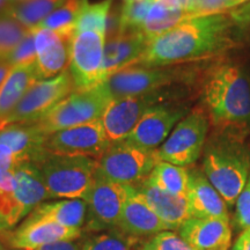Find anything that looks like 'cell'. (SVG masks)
<instances>
[{"label":"cell","mask_w":250,"mask_h":250,"mask_svg":"<svg viewBox=\"0 0 250 250\" xmlns=\"http://www.w3.org/2000/svg\"><path fill=\"white\" fill-rule=\"evenodd\" d=\"M241 30L228 13L189 19L149 41L137 64L176 66L213 58L234 48Z\"/></svg>","instance_id":"obj_1"},{"label":"cell","mask_w":250,"mask_h":250,"mask_svg":"<svg viewBox=\"0 0 250 250\" xmlns=\"http://www.w3.org/2000/svg\"><path fill=\"white\" fill-rule=\"evenodd\" d=\"M203 103L219 132L246 136L250 131V78L236 64L212 67L203 80Z\"/></svg>","instance_id":"obj_2"},{"label":"cell","mask_w":250,"mask_h":250,"mask_svg":"<svg viewBox=\"0 0 250 250\" xmlns=\"http://www.w3.org/2000/svg\"><path fill=\"white\" fill-rule=\"evenodd\" d=\"M245 137L219 132L213 140L208 142L204 152V174L229 206L235 204L248 182L250 148L243 142Z\"/></svg>","instance_id":"obj_3"},{"label":"cell","mask_w":250,"mask_h":250,"mask_svg":"<svg viewBox=\"0 0 250 250\" xmlns=\"http://www.w3.org/2000/svg\"><path fill=\"white\" fill-rule=\"evenodd\" d=\"M34 165L40 171L49 198L85 199L98 173V160L89 156L46 152Z\"/></svg>","instance_id":"obj_4"},{"label":"cell","mask_w":250,"mask_h":250,"mask_svg":"<svg viewBox=\"0 0 250 250\" xmlns=\"http://www.w3.org/2000/svg\"><path fill=\"white\" fill-rule=\"evenodd\" d=\"M111 100L103 83L88 89L74 90L34 123L49 136L57 131L101 120Z\"/></svg>","instance_id":"obj_5"},{"label":"cell","mask_w":250,"mask_h":250,"mask_svg":"<svg viewBox=\"0 0 250 250\" xmlns=\"http://www.w3.org/2000/svg\"><path fill=\"white\" fill-rule=\"evenodd\" d=\"M14 176L13 189L0 190V230L15 226L49 199L40 171L33 162H21Z\"/></svg>","instance_id":"obj_6"},{"label":"cell","mask_w":250,"mask_h":250,"mask_svg":"<svg viewBox=\"0 0 250 250\" xmlns=\"http://www.w3.org/2000/svg\"><path fill=\"white\" fill-rule=\"evenodd\" d=\"M160 161L158 149H145L127 142L110 144L98 160V174L103 179L136 187L145 181Z\"/></svg>","instance_id":"obj_7"},{"label":"cell","mask_w":250,"mask_h":250,"mask_svg":"<svg viewBox=\"0 0 250 250\" xmlns=\"http://www.w3.org/2000/svg\"><path fill=\"white\" fill-rule=\"evenodd\" d=\"M191 72L176 66H145L133 64L111 74L103 81L112 99L143 95L168 88L176 83L187 81Z\"/></svg>","instance_id":"obj_8"},{"label":"cell","mask_w":250,"mask_h":250,"mask_svg":"<svg viewBox=\"0 0 250 250\" xmlns=\"http://www.w3.org/2000/svg\"><path fill=\"white\" fill-rule=\"evenodd\" d=\"M208 117L204 108H195L175 126L158 148L160 161L187 167L198 160L208 131Z\"/></svg>","instance_id":"obj_9"},{"label":"cell","mask_w":250,"mask_h":250,"mask_svg":"<svg viewBox=\"0 0 250 250\" xmlns=\"http://www.w3.org/2000/svg\"><path fill=\"white\" fill-rule=\"evenodd\" d=\"M74 90L76 86L70 70L62 72L51 79L36 81L6 118L4 126L13 123H33L41 120Z\"/></svg>","instance_id":"obj_10"},{"label":"cell","mask_w":250,"mask_h":250,"mask_svg":"<svg viewBox=\"0 0 250 250\" xmlns=\"http://www.w3.org/2000/svg\"><path fill=\"white\" fill-rule=\"evenodd\" d=\"M167 88L137 96L112 99L102 117L105 134L110 144L123 142L129 137L145 112L160 103L175 101Z\"/></svg>","instance_id":"obj_11"},{"label":"cell","mask_w":250,"mask_h":250,"mask_svg":"<svg viewBox=\"0 0 250 250\" xmlns=\"http://www.w3.org/2000/svg\"><path fill=\"white\" fill-rule=\"evenodd\" d=\"M132 186H124L103 179L96 173L87 204L85 232H104L116 228Z\"/></svg>","instance_id":"obj_12"},{"label":"cell","mask_w":250,"mask_h":250,"mask_svg":"<svg viewBox=\"0 0 250 250\" xmlns=\"http://www.w3.org/2000/svg\"><path fill=\"white\" fill-rule=\"evenodd\" d=\"M104 35L96 31L77 34L71 44L70 70L76 90L88 89L102 83Z\"/></svg>","instance_id":"obj_13"},{"label":"cell","mask_w":250,"mask_h":250,"mask_svg":"<svg viewBox=\"0 0 250 250\" xmlns=\"http://www.w3.org/2000/svg\"><path fill=\"white\" fill-rule=\"evenodd\" d=\"M110 143L105 134L102 118L49 134L45 149L54 154L89 156L99 160Z\"/></svg>","instance_id":"obj_14"},{"label":"cell","mask_w":250,"mask_h":250,"mask_svg":"<svg viewBox=\"0 0 250 250\" xmlns=\"http://www.w3.org/2000/svg\"><path fill=\"white\" fill-rule=\"evenodd\" d=\"M189 114L186 103L169 101L156 104L140 118L125 142L145 149H158L170 131Z\"/></svg>","instance_id":"obj_15"},{"label":"cell","mask_w":250,"mask_h":250,"mask_svg":"<svg viewBox=\"0 0 250 250\" xmlns=\"http://www.w3.org/2000/svg\"><path fill=\"white\" fill-rule=\"evenodd\" d=\"M83 233V228H71L54 223L24 219L14 230H0V239L13 249L34 250L49 243L81 239Z\"/></svg>","instance_id":"obj_16"},{"label":"cell","mask_w":250,"mask_h":250,"mask_svg":"<svg viewBox=\"0 0 250 250\" xmlns=\"http://www.w3.org/2000/svg\"><path fill=\"white\" fill-rule=\"evenodd\" d=\"M34 31L36 49V73L39 80L51 79L68 70L72 42L62 40L48 28L37 27Z\"/></svg>","instance_id":"obj_17"},{"label":"cell","mask_w":250,"mask_h":250,"mask_svg":"<svg viewBox=\"0 0 250 250\" xmlns=\"http://www.w3.org/2000/svg\"><path fill=\"white\" fill-rule=\"evenodd\" d=\"M179 229L180 236L196 250H228L232 243L226 219L189 218Z\"/></svg>","instance_id":"obj_18"},{"label":"cell","mask_w":250,"mask_h":250,"mask_svg":"<svg viewBox=\"0 0 250 250\" xmlns=\"http://www.w3.org/2000/svg\"><path fill=\"white\" fill-rule=\"evenodd\" d=\"M187 199L191 218H220L229 220L226 202L202 170L189 169Z\"/></svg>","instance_id":"obj_19"},{"label":"cell","mask_w":250,"mask_h":250,"mask_svg":"<svg viewBox=\"0 0 250 250\" xmlns=\"http://www.w3.org/2000/svg\"><path fill=\"white\" fill-rule=\"evenodd\" d=\"M116 228L129 235L142 239L170 229L154 213L134 187L131 188L130 195L125 202Z\"/></svg>","instance_id":"obj_20"},{"label":"cell","mask_w":250,"mask_h":250,"mask_svg":"<svg viewBox=\"0 0 250 250\" xmlns=\"http://www.w3.org/2000/svg\"><path fill=\"white\" fill-rule=\"evenodd\" d=\"M48 134L40 130L36 123H13L0 129V144L8 146L21 162L35 164L45 154Z\"/></svg>","instance_id":"obj_21"},{"label":"cell","mask_w":250,"mask_h":250,"mask_svg":"<svg viewBox=\"0 0 250 250\" xmlns=\"http://www.w3.org/2000/svg\"><path fill=\"white\" fill-rule=\"evenodd\" d=\"M134 188L170 229L180 228L188 219L191 218L186 196L171 195L152 184L147 179Z\"/></svg>","instance_id":"obj_22"},{"label":"cell","mask_w":250,"mask_h":250,"mask_svg":"<svg viewBox=\"0 0 250 250\" xmlns=\"http://www.w3.org/2000/svg\"><path fill=\"white\" fill-rule=\"evenodd\" d=\"M149 40L143 33H127L107 40L103 57L104 80L111 74L137 64L146 51Z\"/></svg>","instance_id":"obj_23"},{"label":"cell","mask_w":250,"mask_h":250,"mask_svg":"<svg viewBox=\"0 0 250 250\" xmlns=\"http://www.w3.org/2000/svg\"><path fill=\"white\" fill-rule=\"evenodd\" d=\"M87 204L83 199H62L42 203L28 215L30 221L54 223L65 227L81 228L85 226Z\"/></svg>","instance_id":"obj_24"},{"label":"cell","mask_w":250,"mask_h":250,"mask_svg":"<svg viewBox=\"0 0 250 250\" xmlns=\"http://www.w3.org/2000/svg\"><path fill=\"white\" fill-rule=\"evenodd\" d=\"M35 62L14 66L0 87V129L27 90L39 81Z\"/></svg>","instance_id":"obj_25"},{"label":"cell","mask_w":250,"mask_h":250,"mask_svg":"<svg viewBox=\"0 0 250 250\" xmlns=\"http://www.w3.org/2000/svg\"><path fill=\"white\" fill-rule=\"evenodd\" d=\"M189 20L184 8L173 7L161 0H155L144 22L142 33L151 41L166 31L179 26L183 21Z\"/></svg>","instance_id":"obj_26"},{"label":"cell","mask_w":250,"mask_h":250,"mask_svg":"<svg viewBox=\"0 0 250 250\" xmlns=\"http://www.w3.org/2000/svg\"><path fill=\"white\" fill-rule=\"evenodd\" d=\"M147 180L165 191L175 196H186L189 183V169L169 162L159 161Z\"/></svg>","instance_id":"obj_27"},{"label":"cell","mask_w":250,"mask_h":250,"mask_svg":"<svg viewBox=\"0 0 250 250\" xmlns=\"http://www.w3.org/2000/svg\"><path fill=\"white\" fill-rule=\"evenodd\" d=\"M83 1L85 0H65L64 4L52 12L40 27L54 30L62 40L72 42L76 36L77 20Z\"/></svg>","instance_id":"obj_28"},{"label":"cell","mask_w":250,"mask_h":250,"mask_svg":"<svg viewBox=\"0 0 250 250\" xmlns=\"http://www.w3.org/2000/svg\"><path fill=\"white\" fill-rule=\"evenodd\" d=\"M65 0H24L12 6L11 13L29 30L40 27V24L52 12L62 6Z\"/></svg>","instance_id":"obj_29"},{"label":"cell","mask_w":250,"mask_h":250,"mask_svg":"<svg viewBox=\"0 0 250 250\" xmlns=\"http://www.w3.org/2000/svg\"><path fill=\"white\" fill-rule=\"evenodd\" d=\"M142 240V237L129 235L118 228H112L88 237L83 243V250H138Z\"/></svg>","instance_id":"obj_30"},{"label":"cell","mask_w":250,"mask_h":250,"mask_svg":"<svg viewBox=\"0 0 250 250\" xmlns=\"http://www.w3.org/2000/svg\"><path fill=\"white\" fill-rule=\"evenodd\" d=\"M115 0H101L90 4L88 0L83 1L76 24V35L85 31H96L105 35V24L109 9Z\"/></svg>","instance_id":"obj_31"},{"label":"cell","mask_w":250,"mask_h":250,"mask_svg":"<svg viewBox=\"0 0 250 250\" xmlns=\"http://www.w3.org/2000/svg\"><path fill=\"white\" fill-rule=\"evenodd\" d=\"M28 33L29 29L9 12L0 15V61H5Z\"/></svg>","instance_id":"obj_32"},{"label":"cell","mask_w":250,"mask_h":250,"mask_svg":"<svg viewBox=\"0 0 250 250\" xmlns=\"http://www.w3.org/2000/svg\"><path fill=\"white\" fill-rule=\"evenodd\" d=\"M155 0L123 2L122 4V34L142 33L149 8Z\"/></svg>","instance_id":"obj_33"},{"label":"cell","mask_w":250,"mask_h":250,"mask_svg":"<svg viewBox=\"0 0 250 250\" xmlns=\"http://www.w3.org/2000/svg\"><path fill=\"white\" fill-rule=\"evenodd\" d=\"M248 0H188L187 13L189 19L226 14Z\"/></svg>","instance_id":"obj_34"},{"label":"cell","mask_w":250,"mask_h":250,"mask_svg":"<svg viewBox=\"0 0 250 250\" xmlns=\"http://www.w3.org/2000/svg\"><path fill=\"white\" fill-rule=\"evenodd\" d=\"M24 162V161H23ZM21 164L8 146L0 144V190H11L15 184V170Z\"/></svg>","instance_id":"obj_35"},{"label":"cell","mask_w":250,"mask_h":250,"mask_svg":"<svg viewBox=\"0 0 250 250\" xmlns=\"http://www.w3.org/2000/svg\"><path fill=\"white\" fill-rule=\"evenodd\" d=\"M139 250H196L173 232H161L153 236Z\"/></svg>","instance_id":"obj_36"},{"label":"cell","mask_w":250,"mask_h":250,"mask_svg":"<svg viewBox=\"0 0 250 250\" xmlns=\"http://www.w3.org/2000/svg\"><path fill=\"white\" fill-rule=\"evenodd\" d=\"M5 61L9 62L13 67L19 66V65L33 64L36 62V49L33 30H29V33L23 37L22 41L19 43L17 48L9 54Z\"/></svg>","instance_id":"obj_37"},{"label":"cell","mask_w":250,"mask_h":250,"mask_svg":"<svg viewBox=\"0 0 250 250\" xmlns=\"http://www.w3.org/2000/svg\"><path fill=\"white\" fill-rule=\"evenodd\" d=\"M235 210V225L237 228L246 230L250 228V179L243 188L236 199Z\"/></svg>","instance_id":"obj_38"},{"label":"cell","mask_w":250,"mask_h":250,"mask_svg":"<svg viewBox=\"0 0 250 250\" xmlns=\"http://www.w3.org/2000/svg\"><path fill=\"white\" fill-rule=\"evenodd\" d=\"M120 35H122V5L114 1L108 13L105 36L107 40H111Z\"/></svg>","instance_id":"obj_39"},{"label":"cell","mask_w":250,"mask_h":250,"mask_svg":"<svg viewBox=\"0 0 250 250\" xmlns=\"http://www.w3.org/2000/svg\"><path fill=\"white\" fill-rule=\"evenodd\" d=\"M83 239L77 240H65V241H58L49 243L34 250H83Z\"/></svg>","instance_id":"obj_40"},{"label":"cell","mask_w":250,"mask_h":250,"mask_svg":"<svg viewBox=\"0 0 250 250\" xmlns=\"http://www.w3.org/2000/svg\"><path fill=\"white\" fill-rule=\"evenodd\" d=\"M234 247L239 250H250V233L248 230H243Z\"/></svg>","instance_id":"obj_41"},{"label":"cell","mask_w":250,"mask_h":250,"mask_svg":"<svg viewBox=\"0 0 250 250\" xmlns=\"http://www.w3.org/2000/svg\"><path fill=\"white\" fill-rule=\"evenodd\" d=\"M12 66L9 62H7L6 61H0V87H1L4 81L6 80V78L8 77L9 72L12 71Z\"/></svg>","instance_id":"obj_42"},{"label":"cell","mask_w":250,"mask_h":250,"mask_svg":"<svg viewBox=\"0 0 250 250\" xmlns=\"http://www.w3.org/2000/svg\"><path fill=\"white\" fill-rule=\"evenodd\" d=\"M13 2L12 0H0V15L8 13L11 11Z\"/></svg>","instance_id":"obj_43"},{"label":"cell","mask_w":250,"mask_h":250,"mask_svg":"<svg viewBox=\"0 0 250 250\" xmlns=\"http://www.w3.org/2000/svg\"><path fill=\"white\" fill-rule=\"evenodd\" d=\"M0 250H8V249L5 247L4 243H2L1 240H0Z\"/></svg>","instance_id":"obj_44"},{"label":"cell","mask_w":250,"mask_h":250,"mask_svg":"<svg viewBox=\"0 0 250 250\" xmlns=\"http://www.w3.org/2000/svg\"><path fill=\"white\" fill-rule=\"evenodd\" d=\"M21 1H24V0H12V2H13V5H14V4H18V2H21Z\"/></svg>","instance_id":"obj_45"},{"label":"cell","mask_w":250,"mask_h":250,"mask_svg":"<svg viewBox=\"0 0 250 250\" xmlns=\"http://www.w3.org/2000/svg\"><path fill=\"white\" fill-rule=\"evenodd\" d=\"M132 1H140V0H123V2H132Z\"/></svg>","instance_id":"obj_46"},{"label":"cell","mask_w":250,"mask_h":250,"mask_svg":"<svg viewBox=\"0 0 250 250\" xmlns=\"http://www.w3.org/2000/svg\"><path fill=\"white\" fill-rule=\"evenodd\" d=\"M232 250H239V249H236V248H235V247H234V248H233Z\"/></svg>","instance_id":"obj_47"}]
</instances>
